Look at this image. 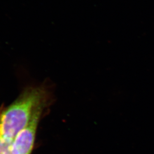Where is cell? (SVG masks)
Listing matches in <instances>:
<instances>
[{"label": "cell", "instance_id": "cell-1", "mask_svg": "<svg viewBox=\"0 0 154 154\" xmlns=\"http://www.w3.org/2000/svg\"><path fill=\"white\" fill-rule=\"evenodd\" d=\"M51 91L48 86H29L11 105L0 113V138L13 140L39 110L49 103Z\"/></svg>", "mask_w": 154, "mask_h": 154}, {"label": "cell", "instance_id": "cell-2", "mask_svg": "<svg viewBox=\"0 0 154 154\" xmlns=\"http://www.w3.org/2000/svg\"><path fill=\"white\" fill-rule=\"evenodd\" d=\"M44 110L37 111L28 125L18 133L13 142L16 154H30L33 149L39 121Z\"/></svg>", "mask_w": 154, "mask_h": 154}, {"label": "cell", "instance_id": "cell-3", "mask_svg": "<svg viewBox=\"0 0 154 154\" xmlns=\"http://www.w3.org/2000/svg\"><path fill=\"white\" fill-rule=\"evenodd\" d=\"M13 140L0 138V154H16L13 148Z\"/></svg>", "mask_w": 154, "mask_h": 154}]
</instances>
